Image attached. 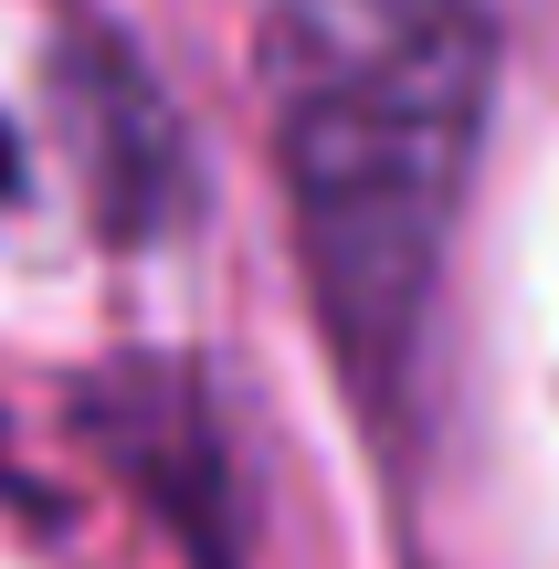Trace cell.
Segmentation results:
<instances>
[{
  "label": "cell",
  "instance_id": "cell-1",
  "mask_svg": "<svg viewBox=\"0 0 559 569\" xmlns=\"http://www.w3.org/2000/svg\"><path fill=\"white\" fill-rule=\"evenodd\" d=\"M286 222L338 390L380 443L412 432L465 190L497 96L486 0H286L264 42Z\"/></svg>",
  "mask_w": 559,
  "mask_h": 569
},
{
  "label": "cell",
  "instance_id": "cell-3",
  "mask_svg": "<svg viewBox=\"0 0 559 569\" xmlns=\"http://www.w3.org/2000/svg\"><path fill=\"white\" fill-rule=\"evenodd\" d=\"M84 432L117 453V475L159 507V528L190 549V569H243V475H232L211 380L190 359H117L74 390Z\"/></svg>",
  "mask_w": 559,
  "mask_h": 569
},
{
  "label": "cell",
  "instance_id": "cell-2",
  "mask_svg": "<svg viewBox=\"0 0 559 569\" xmlns=\"http://www.w3.org/2000/svg\"><path fill=\"white\" fill-rule=\"evenodd\" d=\"M42 96H53V138L74 159L84 222L106 243H159L169 222H190V201H201L190 127L117 21H74L42 63Z\"/></svg>",
  "mask_w": 559,
  "mask_h": 569
},
{
  "label": "cell",
  "instance_id": "cell-4",
  "mask_svg": "<svg viewBox=\"0 0 559 569\" xmlns=\"http://www.w3.org/2000/svg\"><path fill=\"white\" fill-rule=\"evenodd\" d=\"M21 201V138H11V117H0V211Z\"/></svg>",
  "mask_w": 559,
  "mask_h": 569
}]
</instances>
